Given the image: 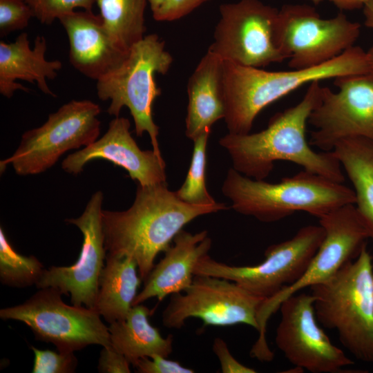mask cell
<instances>
[{
    "label": "cell",
    "instance_id": "17",
    "mask_svg": "<svg viewBox=\"0 0 373 373\" xmlns=\"http://www.w3.org/2000/svg\"><path fill=\"white\" fill-rule=\"evenodd\" d=\"M127 118L115 117L105 134L90 145L68 155L61 162L64 171L78 174L94 160H106L124 169L142 186L166 183V164L154 151H142L130 132Z\"/></svg>",
    "mask_w": 373,
    "mask_h": 373
},
{
    "label": "cell",
    "instance_id": "28",
    "mask_svg": "<svg viewBox=\"0 0 373 373\" xmlns=\"http://www.w3.org/2000/svg\"><path fill=\"white\" fill-rule=\"evenodd\" d=\"M41 23L51 24L55 19L75 11L77 8L93 11L96 0H23Z\"/></svg>",
    "mask_w": 373,
    "mask_h": 373
},
{
    "label": "cell",
    "instance_id": "35",
    "mask_svg": "<svg viewBox=\"0 0 373 373\" xmlns=\"http://www.w3.org/2000/svg\"><path fill=\"white\" fill-rule=\"evenodd\" d=\"M317 5L325 0H307ZM332 3L341 10H352L363 8L365 4L370 0H326Z\"/></svg>",
    "mask_w": 373,
    "mask_h": 373
},
{
    "label": "cell",
    "instance_id": "34",
    "mask_svg": "<svg viewBox=\"0 0 373 373\" xmlns=\"http://www.w3.org/2000/svg\"><path fill=\"white\" fill-rule=\"evenodd\" d=\"M213 351L218 357L223 373H255L256 371L238 361L231 354L225 341L220 337L214 338Z\"/></svg>",
    "mask_w": 373,
    "mask_h": 373
},
{
    "label": "cell",
    "instance_id": "5",
    "mask_svg": "<svg viewBox=\"0 0 373 373\" xmlns=\"http://www.w3.org/2000/svg\"><path fill=\"white\" fill-rule=\"evenodd\" d=\"M310 289L317 321L336 329L355 358L373 363V265L366 245L356 259Z\"/></svg>",
    "mask_w": 373,
    "mask_h": 373
},
{
    "label": "cell",
    "instance_id": "15",
    "mask_svg": "<svg viewBox=\"0 0 373 373\" xmlns=\"http://www.w3.org/2000/svg\"><path fill=\"white\" fill-rule=\"evenodd\" d=\"M314 300L311 294L300 293L281 303L276 344L294 367L313 373L342 372L343 367L354 362L331 342L318 325Z\"/></svg>",
    "mask_w": 373,
    "mask_h": 373
},
{
    "label": "cell",
    "instance_id": "36",
    "mask_svg": "<svg viewBox=\"0 0 373 373\" xmlns=\"http://www.w3.org/2000/svg\"><path fill=\"white\" fill-rule=\"evenodd\" d=\"M363 14L365 26L373 29V0H370L365 4Z\"/></svg>",
    "mask_w": 373,
    "mask_h": 373
},
{
    "label": "cell",
    "instance_id": "24",
    "mask_svg": "<svg viewBox=\"0 0 373 373\" xmlns=\"http://www.w3.org/2000/svg\"><path fill=\"white\" fill-rule=\"evenodd\" d=\"M332 151L352 184L354 205L373 240V140L359 137L343 139Z\"/></svg>",
    "mask_w": 373,
    "mask_h": 373
},
{
    "label": "cell",
    "instance_id": "22",
    "mask_svg": "<svg viewBox=\"0 0 373 373\" xmlns=\"http://www.w3.org/2000/svg\"><path fill=\"white\" fill-rule=\"evenodd\" d=\"M142 281L133 258L106 254L94 309L109 324L124 319L133 306Z\"/></svg>",
    "mask_w": 373,
    "mask_h": 373
},
{
    "label": "cell",
    "instance_id": "9",
    "mask_svg": "<svg viewBox=\"0 0 373 373\" xmlns=\"http://www.w3.org/2000/svg\"><path fill=\"white\" fill-rule=\"evenodd\" d=\"M101 109L90 100H72L48 115L39 127L26 131L19 146L0 162L1 172L11 164L19 175H35L52 167L68 151L97 140Z\"/></svg>",
    "mask_w": 373,
    "mask_h": 373
},
{
    "label": "cell",
    "instance_id": "23",
    "mask_svg": "<svg viewBox=\"0 0 373 373\" xmlns=\"http://www.w3.org/2000/svg\"><path fill=\"white\" fill-rule=\"evenodd\" d=\"M150 315L147 307L135 305L124 319L108 326L111 345L133 365L141 358L154 354L168 357L173 351V336L163 337L149 323Z\"/></svg>",
    "mask_w": 373,
    "mask_h": 373
},
{
    "label": "cell",
    "instance_id": "30",
    "mask_svg": "<svg viewBox=\"0 0 373 373\" xmlns=\"http://www.w3.org/2000/svg\"><path fill=\"white\" fill-rule=\"evenodd\" d=\"M33 17L32 10L23 0H0L1 37L25 28Z\"/></svg>",
    "mask_w": 373,
    "mask_h": 373
},
{
    "label": "cell",
    "instance_id": "20",
    "mask_svg": "<svg viewBox=\"0 0 373 373\" xmlns=\"http://www.w3.org/2000/svg\"><path fill=\"white\" fill-rule=\"evenodd\" d=\"M47 41L38 35L32 48L26 32L21 33L14 42H0V93L10 98L17 90L28 92V88L17 82V79L36 83L46 95H55L48 87L47 79H53L62 68L59 60H47L45 53Z\"/></svg>",
    "mask_w": 373,
    "mask_h": 373
},
{
    "label": "cell",
    "instance_id": "6",
    "mask_svg": "<svg viewBox=\"0 0 373 373\" xmlns=\"http://www.w3.org/2000/svg\"><path fill=\"white\" fill-rule=\"evenodd\" d=\"M173 59L165 48V41L156 34L144 35L129 50L122 64L97 81V94L101 100H111L110 115L119 117L124 106L133 117L137 136L147 133L154 152L162 156L159 126L153 117V105L161 95L155 74L165 75Z\"/></svg>",
    "mask_w": 373,
    "mask_h": 373
},
{
    "label": "cell",
    "instance_id": "2",
    "mask_svg": "<svg viewBox=\"0 0 373 373\" xmlns=\"http://www.w3.org/2000/svg\"><path fill=\"white\" fill-rule=\"evenodd\" d=\"M319 81L312 82L300 102L273 115L267 128L254 133H227L219 144L229 153L233 168L258 180L272 171L274 162L285 160L303 170L343 183L342 166L334 152L317 153L306 140V125L312 111L321 99Z\"/></svg>",
    "mask_w": 373,
    "mask_h": 373
},
{
    "label": "cell",
    "instance_id": "25",
    "mask_svg": "<svg viewBox=\"0 0 373 373\" xmlns=\"http://www.w3.org/2000/svg\"><path fill=\"white\" fill-rule=\"evenodd\" d=\"M147 0H96L103 23L117 46L128 53L144 37Z\"/></svg>",
    "mask_w": 373,
    "mask_h": 373
},
{
    "label": "cell",
    "instance_id": "13",
    "mask_svg": "<svg viewBox=\"0 0 373 373\" xmlns=\"http://www.w3.org/2000/svg\"><path fill=\"white\" fill-rule=\"evenodd\" d=\"M264 300L231 280L195 275L186 290L171 295L162 312V324L180 329L188 318H197L204 326L245 324L257 330L258 312Z\"/></svg>",
    "mask_w": 373,
    "mask_h": 373
},
{
    "label": "cell",
    "instance_id": "11",
    "mask_svg": "<svg viewBox=\"0 0 373 373\" xmlns=\"http://www.w3.org/2000/svg\"><path fill=\"white\" fill-rule=\"evenodd\" d=\"M55 288L46 287L23 303L0 310L3 320L23 322L35 339L55 345L59 352H75L90 345H111L110 333L94 309L69 305Z\"/></svg>",
    "mask_w": 373,
    "mask_h": 373
},
{
    "label": "cell",
    "instance_id": "33",
    "mask_svg": "<svg viewBox=\"0 0 373 373\" xmlns=\"http://www.w3.org/2000/svg\"><path fill=\"white\" fill-rule=\"evenodd\" d=\"M131 365L123 354L110 345L101 350L97 370L101 373H129Z\"/></svg>",
    "mask_w": 373,
    "mask_h": 373
},
{
    "label": "cell",
    "instance_id": "3",
    "mask_svg": "<svg viewBox=\"0 0 373 373\" xmlns=\"http://www.w3.org/2000/svg\"><path fill=\"white\" fill-rule=\"evenodd\" d=\"M370 72L367 52L358 46H352L323 64L305 69L268 71L224 61V119L229 133H250L262 110L305 84Z\"/></svg>",
    "mask_w": 373,
    "mask_h": 373
},
{
    "label": "cell",
    "instance_id": "10",
    "mask_svg": "<svg viewBox=\"0 0 373 373\" xmlns=\"http://www.w3.org/2000/svg\"><path fill=\"white\" fill-rule=\"evenodd\" d=\"M361 25L342 12L324 19L305 4H286L278 11L274 38L291 69L323 64L354 46Z\"/></svg>",
    "mask_w": 373,
    "mask_h": 373
},
{
    "label": "cell",
    "instance_id": "4",
    "mask_svg": "<svg viewBox=\"0 0 373 373\" xmlns=\"http://www.w3.org/2000/svg\"><path fill=\"white\" fill-rule=\"evenodd\" d=\"M222 193L236 212L263 222L280 220L296 211L318 218L348 204H355L354 189L303 170L269 183L229 169L222 186Z\"/></svg>",
    "mask_w": 373,
    "mask_h": 373
},
{
    "label": "cell",
    "instance_id": "7",
    "mask_svg": "<svg viewBox=\"0 0 373 373\" xmlns=\"http://www.w3.org/2000/svg\"><path fill=\"white\" fill-rule=\"evenodd\" d=\"M325 238L301 278L264 300L257 316L258 337L251 353L267 357L272 351L266 340L267 323L281 303L301 289L323 283L347 262L356 259L370 238L354 204L338 207L318 218Z\"/></svg>",
    "mask_w": 373,
    "mask_h": 373
},
{
    "label": "cell",
    "instance_id": "37",
    "mask_svg": "<svg viewBox=\"0 0 373 373\" xmlns=\"http://www.w3.org/2000/svg\"><path fill=\"white\" fill-rule=\"evenodd\" d=\"M152 14L158 10L168 0H147Z\"/></svg>",
    "mask_w": 373,
    "mask_h": 373
},
{
    "label": "cell",
    "instance_id": "21",
    "mask_svg": "<svg viewBox=\"0 0 373 373\" xmlns=\"http://www.w3.org/2000/svg\"><path fill=\"white\" fill-rule=\"evenodd\" d=\"M224 61L207 50L187 84L186 136L193 141L224 117Z\"/></svg>",
    "mask_w": 373,
    "mask_h": 373
},
{
    "label": "cell",
    "instance_id": "14",
    "mask_svg": "<svg viewBox=\"0 0 373 373\" xmlns=\"http://www.w3.org/2000/svg\"><path fill=\"white\" fill-rule=\"evenodd\" d=\"M334 79L338 91L322 86L320 101L308 119L315 128L309 143L323 151H332L348 137L373 140V72Z\"/></svg>",
    "mask_w": 373,
    "mask_h": 373
},
{
    "label": "cell",
    "instance_id": "18",
    "mask_svg": "<svg viewBox=\"0 0 373 373\" xmlns=\"http://www.w3.org/2000/svg\"><path fill=\"white\" fill-rule=\"evenodd\" d=\"M59 20L68 39L69 61L84 76L97 81L127 56L115 43L99 15L75 10Z\"/></svg>",
    "mask_w": 373,
    "mask_h": 373
},
{
    "label": "cell",
    "instance_id": "8",
    "mask_svg": "<svg viewBox=\"0 0 373 373\" xmlns=\"http://www.w3.org/2000/svg\"><path fill=\"white\" fill-rule=\"evenodd\" d=\"M324 238L321 224L307 225L291 238L268 247L265 260L258 265H230L207 254L198 262L194 274L225 278L256 296L269 298L301 278Z\"/></svg>",
    "mask_w": 373,
    "mask_h": 373
},
{
    "label": "cell",
    "instance_id": "38",
    "mask_svg": "<svg viewBox=\"0 0 373 373\" xmlns=\"http://www.w3.org/2000/svg\"><path fill=\"white\" fill-rule=\"evenodd\" d=\"M367 52V55H368V57H369V59H370V62L372 69L373 70V46L370 48V50Z\"/></svg>",
    "mask_w": 373,
    "mask_h": 373
},
{
    "label": "cell",
    "instance_id": "16",
    "mask_svg": "<svg viewBox=\"0 0 373 373\" xmlns=\"http://www.w3.org/2000/svg\"><path fill=\"white\" fill-rule=\"evenodd\" d=\"M103 199V193L96 191L79 217L66 220L83 234L79 258L72 265L51 266L44 269L35 285L38 289L55 288L62 295H70L73 305L95 308L99 280L106 258L102 221Z\"/></svg>",
    "mask_w": 373,
    "mask_h": 373
},
{
    "label": "cell",
    "instance_id": "19",
    "mask_svg": "<svg viewBox=\"0 0 373 373\" xmlns=\"http://www.w3.org/2000/svg\"><path fill=\"white\" fill-rule=\"evenodd\" d=\"M173 242L144 280L143 288L137 294L133 305L142 304L152 298L161 301L169 295L186 290L193 283L198 262L208 254L211 247V240L206 230L193 234L182 229Z\"/></svg>",
    "mask_w": 373,
    "mask_h": 373
},
{
    "label": "cell",
    "instance_id": "1",
    "mask_svg": "<svg viewBox=\"0 0 373 373\" xmlns=\"http://www.w3.org/2000/svg\"><path fill=\"white\" fill-rule=\"evenodd\" d=\"M222 202L191 204L181 200L167 184H138L131 207L122 211L102 210L106 254L128 256L137 264L144 281L160 252H164L184 226L198 216L227 209Z\"/></svg>",
    "mask_w": 373,
    "mask_h": 373
},
{
    "label": "cell",
    "instance_id": "32",
    "mask_svg": "<svg viewBox=\"0 0 373 373\" xmlns=\"http://www.w3.org/2000/svg\"><path fill=\"white\" fill-rule=\"evenodd\" d=\"M209 0H168L153 13L157 21H171L181 19Z\"/></svg>",
    "mask_w": 373,
    "mask_h": 373
},
{
    "label": "cell",
    "instance_id": "27",
    "mask_svg": "<svg viewBox=\"0 0 373 373\" xmlns=\"http://www.w3.org/2000/svg\"><path fill=\"white\" fill-rule=\"evenodd\" d=\"M210 132H205L193 140L194 146L190 167L182 186L175 192L182 201L191 204L216 203L209 193L205 183L206 149Z\"/></svg>",
    "mask_w": 373,
    "mask_h": 373
},
{
    "label": "cell",
    "instance_id": "26",
    "mask_svg": "<svg viewBox=\"0 0 373 373\" xmlns=\"http://www.w3.org/2000/svg\"><path fill=\"white\" fill-rule=\"evenodd\" d=\"M34 256L18 253L0 228V280L5 285L23 288L36 285L44 271Z\"/></svg>",
    "mask_w": 373,
    "mask_h": 373
},
{
    "label": "cell",
    "instance_id": "29",
    "mask_svg": "<svg viewBox=\"0 0 373 373\" xmlns=\"http://www.w3.org/2000/svg\"><path fill=\"white\" fill-rule=\"evenodd\" d=\"M35 355L32 373H72L75 371L77 358L74 352L41 350L32 347Z\"/></svg>",
    "mask_w": 373,
    "mask_h": 373
},
{
    "label": "cell",
    "instance_id": "31",
    "mask_svg": "<svg viewBox=\"0 0 373 373\" xmlns=\"http://www.w3.org/2000/svg\"><path fill=\"white\" fill-rule=\"evenodd\" d=\"M140 373H193V369L185 367L177 361L159 354L143 357L133 365Z\"/></svg>",
    "mask_w": 373,
    "mask_h": 373
},
{
    "label": "cell",
    "instance_id": "12",
    "mask_svg": "<svg viewBox=\"0 0 373 373\" xmlns=\"http://www.w3.org/2000/svg\"><path fill=\"white\" fill-rule=\"evenodd\" d=\"M208 50L224 61L262 68L286 59L276 46L277 8L259 0L223 3Z\"/></svg>",
    "mask_w": 373,
    "mask_h": 373
}]
</instances>
